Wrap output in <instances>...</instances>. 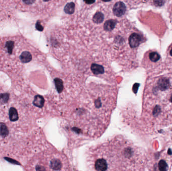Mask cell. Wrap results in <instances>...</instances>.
Instances as JSON below:
<instances>
[{"instance_id": "cell-1", "label": "cell", "mask_w": 172, "mask_h": 171, "mask_svg": "<svg viewBox=\"0 0 172 171\" xmlns=\"http://www.w3.org/2000/svg\"><path fill=\"white\" fill-rule=\"evenodd\" d=\"M113 87L91 83L78 99L75 111L68 118L70 127L77 133L88 136L103 132L115 104Z\"/></svg>"}, {"instance_id": "cell-2", "label": "cell", "mask_w": 172, "mask_h": 171, "mask_svg": "<svg viewBox=\"0 0 172 171\" xmlns=\"http://www.w3.org/2000/svg\"><path fill=\"white\" fill-rule=\"evenodd\" d=\"M139 150L123 136H114L91 147L86 155L91 171L137 170L140 161Z\"/></svg>"}, {"instance_id": "cell-3", "label": "cell", "mask_w": 172, "mask_h": 171, "mask_svg": "<svg viewBox=\"0 0 172 171\" xmlns=\"http://www.w3.org/2000/svg\"><path fill=\"white\" fill-rule=\"evenodd\" d=\"M147 100L149 110L154 118L167 117L172 110V75L161 76L149 85Z\"/></svg>"}, {"instance_id": "cell-4", "label": "cell", "mask_w": 172, "mask_h": 171, "mask_svg": "<svg viewBox=\"0 0 172 171\" xmlns=\"http://www.w3.org/2000/svg\"><path fill=\"white\" fill-rule=\"evenodd\" d=\"M40 159L41 160L39 163L35 165L36 170L67 171L70 169L67 157L58 151L48 150Z\"/></svg>"}, {"instance_id": "cell-5", "label": "cell", "mask_w": 172, "mask_h": 171, "mask_svg": "<svg viewBox=\"0 0 172 171\" xmlns=\"http://www.w3.org/2000/svg\"><path fill=\"white\" fill-rule=\"evenodd\" d=\"M145 66L147 68L155 69L161 65V56L157 50H150L145 55Z\"/></svg>"}, {"instance_id": "cell-6", "label": "cell", "mask_w": 172, "mask_h": 171, "mask_svg": "<svg viewBox=\"0 0 172 171\" xmlns=\"http://www.w3.org/2000/svg\"><path fill=\"white\" fill-rule=\"evenodd\" d=\"M127 11V7L125 4L122 2L116 3L113 9V12L114 15L117 17H121L125 14Z\"/></svg>"}, {"instance_id": "cell-7", "label": "cell", "mask_w": 172, "mask_h": 171, "mask_svg": "<svg viewBox=\"0 0 172 171\" xmlns=\"http://www.w3.org/2000/svg\"><path fill=\"white\" fill-rule=\"evenodd\" d=\"M8 115H9V118L11 121H16L18 120V113L15 108H11L9 109Z\"/></svg>"}, {"instance_id": "cell-8", "label": "cell", "mask_w": 172, "mask_h": 171, "mask_svg": "<svg viewBox=\"0 0 172 171\" xmlns=\"http://www.w3.org/2000/svg\"><path fill=\"white\" fill-rule=\"evenodd\" d=\"M116 23H117V21L116 20H113V19L108 20L104 24V28L105 29V30L107 31H111L113 30Z\"/></svg>"}, {"instance_id": "cell-9", "label": "cell", "mask_w": 172, "mask_h": 171, "mask_svg": "<svg viewBox=\"0 0 172 171\" xmlns=\"http://www.w3.org/2000/svg\"><path fill=\"white\" fill-rule=\"evenodd\" d=\"M9 135L8 127L4 123H0V136L3 138L6 137Z\"/></svg>"}, {"instance_id": "cell-10", "label": "cell", "mask_w": 172, "mask_h": 171, "mask_svg": "<svg viewBox=\"0 0 172 171\" xmlns=\"http://www.w3.org/2000/svg\"><path fill=\"white\" fill-rule=\"evenodd\" d=\"M104 19V15L102 13H96L93 17V22L96 24H100L103 21Z\"/></svg>"}, {"instance_id": "cell-11", "label": "cell", "mask_w": 172, "mask_h": 171, "mask_svg": "<svg viewBox=\"0 0 172 171\" xmlns=\"http://www.w3.org/2000/svg\"><path fill=\"white\" fill-rule=\"evenodd\" d=\"M75 4L73 3V2L69 3L64 7V12L68 14H73L75 11Z\"/></svg>"}, {"instance_id": "cell-12", "label": "cell", "mask_w": 172, "mask_h": 171, "mask_svg": "<svg viewBox=\"0 0 172 171\" xmlns=\"http://www.w3.org/2000/svg\"><path fill=\"white\" fill-rule=\"evenodd\" d=\"M43 102H44V100H43L42 97L41 96H36L34 98L33 103L35 106H37V107H42L43 105Z\"/></svg>"}, {"instance_id": "cell-13", "label": "cell", "mask_w": 172, "mask_h": 171, "mask_svg": "<svg viewBox=\"0 0 172 171\" xmlns=\"http://www.w3.org/2000/svg\"><path fill=\"white\" fill-rule=\"evenodd\" d=\"M91 69L93 72L95 73H97V74L102 73L104 71L103 68L102 66L95 64L92 65Z\"/></svg>"}, {"instance_id": "cell-14", "label": "cell", "mask_w": 172, "mask_h": 171, "mask_svg": "<svg viewBox=\"0 0 172 171\" xmlns=\"http://www.w3.org/2000/svg\"><path fill=\"white\" fill-rule=\"evenodd\" d=\"M167 62L170 64H172V43L167 51Z\"/></svg>"}, {"instance_id": "cell-15", "label": "cell", "mask_w": 172, "mask_h": 171, "mask_svg": "<svg viewBox=\"0 0 172 171\" xmlns=\"http://www.w3.org/2000/svg\"><path fill=\"white\" fill-rule=\"evenodd\" d=\"M167 11L169 14V17L172 20V0H167Z\"/></svg>"}, {"instance_id": "cell-16", "label": "cell", "mask_w": 172, "mask_h": 171, "mask_svg": "<svg viewBox=\"0 0 172 171\" xmlns=\"http://www.w3.org/2000/svg\"><path fill=\"white\" fill-rule=\"evenodd\" d=\"M158 168L160 170L164 171L167 169V165L166 162L164 160H161L160 163H158Z\"/></svg>"}, {"instance_id": "cell-17", "label": "cell", "mask_w": 172, "mask_h": 171, "mask_svg": "<svg viewBox=\"0 0 172 171\" xmlns=\"http://www.w3.org/2000/svg\"><path fill=\"white\" fill-rule=\"evenodd\" d=\"M84 1L87 4H92L95 2V0H84Z\"/></svg>"}, {"instance_id": "cell-18", "label": "cell", "mask_w": 172, "mask_h": 171, "mask_svg": "<svg viewBox=\"0 0 172 171\" xmlns=\"http://www.w3.org/2000/svg\"><path fill=\"white\" fill-rule=\"evenodd\" d=\"M102 1H103V2H109V1H110L111 0H102Z\"/></svg>"}, {"instance_id": "cell-19", "label": "cell", "mask_w": 172, "mask_h": 171, "mask_svg": "<svg viewBox=\"0 0 172 171\" xmlns=\"http://www.w3.org/2000/svg\"><path fill=\"white\" fill-rule=\"evenodd\" d=\"M43 1L44 2H47V1H48L49 0H43Z\"/></svg>"}]
</instances>
